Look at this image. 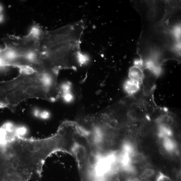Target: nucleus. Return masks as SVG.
Wrapping results in <instances>:
<instances>
[{"label": "nucleus", "mask_w": 181, "mask_h": 181, "mask_svg": "<svg viewBox=\"0 0 181 181\" xmlns=\"http://www.w3.org/2000/svg\"><path fill=\"white\" fill-rule=\"evenodd\" d=\"M18 69L19 74L15 78L0 82V107L14 112L20 103L29 99L51 102L55 94V83L51 75L29 67Z\"/></svg>", "instance_id": "1"}, {"label": "nucleus", "mask_w": 181, "mask_h": 181, "mask_svg": "<svg viewBox=\"0 0 181 181\" xmlns=\"http://www.w3.org/2000/svg\"><path fill=\"white\" fill-rule=\"evenodd\" d=\"M42 28L36 24L29 33L19 37L10 35L5 40V45L12 51L17 64L32 67L39 63L41 56L40 34Z\"/></svg>", "instance_id": "2"}, {"label": "nucleus", "mask_w": 181, "mask_h": 181, "mask_svg": "<svg viewBox=\"0 0 181 181\" xmlns=\"http://www.w3.org/2000/svg\"><path fill=\"white\" fill-rule=\"evenodd\" d=\"M80 44H64L41 52L44 67L58 74L61 69H75L86 64L89 58L81 51Z\"/></svg>", "instance_id": "3"}, {"label": "nucleus", "mask_w": 181, "mask_h": 181, "mask_svg": "<svg viewBox=\"0 0 181 181\" xmlns=\"http://www.w3.org/2000/svg\"><path fill=\"white\" fill-rule=\"evenodd\" d=\"M85 26L84 21L81 20L52 31L42 29L40 35L41 52L64 44L81 43Z\"/></svg>", "instance_id": "4"}, {"label": "nucleus", "mask_w": 181, "mask_h": 181, "mask_svg": "<svg viewBox=\"0 0 181 181\" xmlns=\"http://www.w3.org/2000/svg\"><path fill=\"white\" fill-rule=\"evenodd\" d=\"M143 71L144 76L141 85L144 95H148L153 93L157 79L161 71L154 67L144 65Z\"/></svg>", "instance_id": "5"}, {"label": "nucleus", "mask_w": 181, "mask_h": 181, "mask_svg": "<svg viewBox=\"0 0 181 181\" xmlns=\"http://www.w3.org/2000/svg\"><path fill=\"white\" fill-rule=\"evenodd\" d=\"M144 65L140 60L135 62L134 66L129 70V76L130 79L138 82L141 85L143 78Z\"/></svg>", "instance_id": "6"}, {"label": "nucleus", "mask_w": 181, "mask_h": 181, "mask_svg": "<svg viewBox=\"0 0 181 181\" xmlns=\"http://www.w3.org/2000/svg\"><path fill=\"white\" fill-rule=\"evenodd\" d=\"M141 85L139 83L130 79L124 83L123 87L127 93L132 95L137 92L140 88Z\"/></svg>", "instance_id": "7"}, {"label": "nucleus", "mask_w": 181, "mask_h": 181, "mask_svg": "<svg viewBox=\"0 0 181 181\" xmlns=\"http://www.w3.org/2000/svg\"><path fill=\"white\" fill-rule=\"evenodd\" d=\"M163 145L168 153L173 152L176 148V145L171 137L163 138Z\"/></svg>", "instance_id": "8"}, {"label": "nucleus", "mask_w": 181, "mask_h": 181, "mask_svg": "<svg viewBox=\"0 0 181 181\" xmlns=\"http://www.w3.org/2000/svg\"><path fill=\"white\" fill-rule=\"evenodd\" d=\"M63 101L67 104L72 103L75 100V95L73 92L62 94L61 96Z\"/></svg>", "instance_id": "9"}, {"label": "nucleus", "mask_w": 181, "mask_h": 181, "mask_svg": "<svg viewBox=\"0 0 181 181\" xmlns=\"http://www.w3.org/2000/svg\"><path fill=\"white\" fill-rule=\"evenodd\" d=\"M155 173V171L153 169L147 168L145 169L141 175L140 178L142 179H146L153 177Z\"/></svg>", "instance_id": "10"}, {"label": "nucleus", "mask_w": 181, "mask_h": 181, "mask_svg": "<svg viewBox=\"0 0 181 181\" xmlns=\"http://www.w3.org/2000/svg\"><path fill=\"white\" fill-rule=\"evenodd\" d=\"M144 158V157L142 154L135 153L130 156V162L134 163L140 162L143 161Z\"/></svg>", "instance_id": "11"}, {"label": "nucleus", "mask_w": 181, "mask_h": 181, "mask_svg": "<svg viewBox=\"0 0 181 181\" xmlns=\"http://www.w3.org/2000/svg\"><path fill=\"white\" fill-rule=\"evenodd\" d=\"M155 181H173L171 178L161 172H160L155 179Z\"/></svg>", "instance_id": "12"}, {"label": "nucleus", "mask_w": 181, "mask_h": 181, "mask_svg": "<svg viewBox=\"0 0 181 181\" xmlns=\"http://www.w3.org/2000/svg\"><path fill=\"white\" fill-rule=\"evenodd\" d=\"M159 152L162 155H165L168 153L167 150L162 146L159 148Z\"/></svg>", "instance_id": "13"}, {"label": "nucleus", "mask_w": 181, "mask_h": 181, "mask_svg": "<svg viewBox=\"0 0 181 181\" xmlns=\"http://www.w3.org/2000/svg\"><path fill=\"white\" fill-rule=\"evenodd\" d=\"M1 7H0V11H1Z\"/></svg>", "instance_id": "14"}]
</instances>
